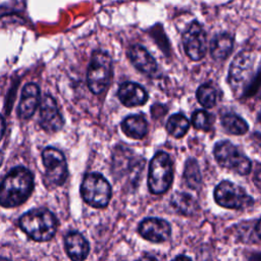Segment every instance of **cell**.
I'll list each match as a JSON object with an SVG mask.
<instances>
[{
  "label": "cell",
  "instance_id": "cell-15",
  "mask_svg": "<svg viewBox=\"0 0 261 261\" xmlns=\"http://www.w3.org/2000/svg\"><path fill=\"white\" fill-rule=\"evenodd\" d=\"M40 103V90L36 84L30 83L24 86L18 105V115L22 119L30 118Z\"/></svg>",
  "mask_w": 261,
  "mask_h": 261
},
{
  "label": "cell",
  "instance_id": "cell-1",
  "mask_svg": "<svg viewBox=\"0 0 261 261\" xmlns=\"http://www.w3.org/2000/svg\"><path fill=\"white\" fill-rule=\"evenodd\" d=\"M34 189V175L23 166L12 168L0 184V205L14 207L22 204Z\"/></svg>",
  "mask_w": 261,
  "mask_h": 261
},
{
  "label": "cell",
  "instance_id": "cell-21",
  "mask_svg": "<svg viewBox=\"0 0 261 261\" xmlns=\"http://www.w3.org/2000/svg\"><path fill=\"white\" fill-rule=\"evenodd\" d=\"M221 124L227 133L232 135H244L248 132V123L234 113H226L221 117Z\"/></svg>",
  "mask_w": 261,
  "mask_h": 261
},
{
  "label": "cell",
  "instance_id": "cell-27",
  "mask_svg": "<svg viewBox=\"0 0 261 261\" xmlns=\"http://www.w3.org/2000/svg\"><path fill=\"white\" fill-rule=\"evenodd\" d=\"M247 261H261V253H253L249 256Z\"/></svg>",
  "mask_w": 261,
  "mask_h": 261
},
{
  "label": "cell",
  "instance_id": "cell-26",
  "mask_svg": "<svg viewBox=\"0 0 261 261\" xmlns=\"http://www.w3.org/2000/svg\"><path fill=\"white\" fill-rule=\"evenodd\" d=\"M137 261H159V260L150 254H144Z\"/></svg>",
  "mask_w": 261,
  "mask_h": 261
},
{
  "label": "cell",
  "instance_id": "cell-2",
  "mask_svg": "<svg viewBox=\"0 0 261 261\" xmlns=\"http://www.w3.org/2000/svg\"><path fill=\"white\" fill-rule=\"evenodd\" d=\"M21 230L36 242L51 240L57 230V219L54 214L43 208L33 209L21 215L18 220Z\"/></svg>",
  "mask_w": 261,
  "mask_h": 261
},
{
  "label": "cell",
  "instance_id": "cell-32",
  "mask_svg": "<svg viewBox=\"0 0 261 261\" xmlns=\"http://www.w3.org/2000/svg\"><path fill=\"white\" fill-rule=\"evenodd\" d=\"M0 261H10L8 259H4V258H0Z\"/></svg>",
  "mask_w": 261,
  "mask_h": 261
},
{
  "label": "cell",
  "instance_id": "cell-8",
  "mask_svg": "<svg viewBox=\"0 0 261 261\" xmlns=\"http://www.w3.org/2000/svg\"><path fill=\"white\" fill-rule=\"evenodd\" d=\"M214 200L221 207L243 210L253 205V198L240 186L229 180L220 181L214 189Z\"/></svg>",
  "mask_w": 261,
  "mask_h": 261
},
{
  "label": "cell",
  "instance_id": "cell-16",
  "mask_svg": "<svg viewBox=\"0 0 261 261\" xmlns=\"http://www.w3.org/2000/svg\"><path fill=\"white\" fill-rule=\"evenodd\" d=\"M65 250L71 261H84L90 252V245L85 237L77 231H70L66 234Z\"/></svg>",
  "mask_w": 261,
  "mask_h": 261
},
{
  "label": "cell",
  "instance_id": "cell-13",
  "mask_svg": "<svg viewBox=\"0 0 261 261\" xmlns=\"http://www.w3.org/2000/svg\"><path fill=\"white\" fill-rule=\"evenodd\" d=\"M117 96L120 102L126 107L143 105L148 99L146 90L139 84L132 82L121 84L118 89Z\"/></svg>",
  "mask_w": 261,
  "mask_h": 261
},
{
  "label": "cell",
  "instance_id": "cell-23",
  "mask_svg": "<svg viewBox=\"0 0 261 261\" xmlns=\"http://www.w3.org/2000/svg\"><path fill=\"white\" fill-rule=\"evenodd\" d=\"M197 99L205 108H211L216 104L217 91L210 84H204L197 90Z\"/></svg>",
  "mask_w": 261,
  "mask_h": 261
},
{
  "label": "cell",
  "instance_id": "cell-6",
  "mask_svg": "<svg viewBox=\"0 0 261 261\" xmlns=\"http://www.w3.org/2000/svg\"><path fill=\"white\" fill-rule=\"evenodd\" d=\"M112 72V62L107 52L98 50L91 57L88 68L87 81L94 94H101L109 85Z\"/></svg>",
  "mask_w": 261,
  "mask_h": 261
},
{
  "label": "cell",
  "instance_id": "cell-24",
  "mask_svg": "<svg viewBox=\"0 0 261 261\" xmlns=\"http://www.w3.org/2000/svg\"><path fill=\"white\" fill-rule=\"evenodd\" d=\"M192 123L197 129L208 130L213 123V116L205 110H197L192 115Z\"/></svg>",
  "mask_w": 261,
  "mask_h": 261
},
{
  "label": "cell",
  "instance_id": "cell-28",
  "mask_svg": "<svg viewBox=\"0 0 261 261\" xmlns=\"http://www.w3.org/2000/svg\"><path fill=\"white\" fill-rule=\"evenodd\" d=\"M4 130H5V121H4L3 117L0 115V141H1L2 137H3Z\"/></svg>",
  "mask_w": 261,
  "mask_h": 261
},
{
  "label": "cell",
  "instance_id": "cell-22",
  "mask_svg": "<svg viewBox=\"0 0 261 261\" xmlns=\"http://www.w3.org/2000/svg\"><path fill=\"white\" fill-rule=\"evenodd\" d=\"M190 123L187 117L180 113H176L171 115L166 123V129L169 135H171L174 138H181L184 137L188 129H189Z\"/></svg>",
  "mask_w": 261,
  "mask_h": 261
},
{
  "label": "cell",
  "instance_id": "cell-25",
  "mask_svg": "<svg viewBox=\"0 0 261 261\" xmlns=\"http://www.w3.org/2000/svg\"><path fill=\"white\" fill-rule=\"evenodd\" d=\"M253 181L259 189H261V163L257 164L256 167H255V171H254V175H253Z\"/></svg>",
  "mask_w": 261,
  "mask_h": 261
},
{
  "label": "cell",
  "instance_id": "cell-12",
  "mask_svg": "<svg viewBox=\"0 0 261 261\" xmlns=\"http://www.w3.org/2000/svg\"><path fill=\"white\" fill-rule=\"evenodd\" d=\"M63 118L54 98L45 95L40 104V124L47 133H56L63 126Z\"/></svg>",
  "mask_w": 261,
  "mask_h": 261
},
{
  "label": "cell",
  "instance_id": "cell-4",
  "mask_svg": "<svg viewBox=\"0 0 261 261\" xmlns=\"http://www.w3.org/2000/svg\"><path fill=\"white\" fill-rule=\"evenodd\" d=\"M173 166L169 155L163 151L157 152L152 158L148 173V188L154 195L164 194L171 186Z\"/></svg>",
  "mask_w": 261,
  "mask_h": 261
},
{
  "label": "cell",
  "instance_id": "cell-10",
  "mask_svg": "<svg viewBox=\"0 0 261 261\" xmlns=\"http://www.w3.org/2000/svg\"><path fill=\"white\" fill-rule=\"evenodd\" d=\"M182 44L187 55L195 61L202 59L207 51V37L198 22H193L182 35Z\"/></svg>",
  "mask_w": 261,
  "mask_h": 261
},
{
  "label": "cell",
  "instance_id": "cell-5",
  "mask_svg": "<svg viewBox=\"0 0 261 261\" xmlns=\"http://www.w3.org/2000/svg\"><path fill=\"white\" fill-rule=\"evenodd\" d=\"M81 194L86 203L95 207H106L111 199V186L108 180L100 173L91 172L85 175L82 186Z\"/></svg>",
  "mask_w": 261,
  "mask_h": 261
},
{
  "label": "cell",
  "instance_id": "cell-3",
  "mask_svg": "<svg viewBox=\"0 0 261 261\" xmlns=\"http://www.w3.org/2000/svg\"><path fill=\"white\" fill-rule=\"evenodd\" d=\"M254 55L249 51H242L236 55L229 66L228 84L231 90L240 95H247L254 82Z\"/></svg>",
  "mask_w": 261,
  "mask_h": 261
},
{
  "label": "cell",
  "instance_id": "cell-19",
  "mask_svg": "<svg viewBox=\"0 0 261 261\" xmlns=\"http://www.w3.org/2000/svg\"><path fill=\"white\" fill-rule=\"evenodd\" d=\"M170 204L176 212L185 216H191L199 210V205L196 199L185 192H175L171 196Z\"/></svg>",
  "mask_w": 261,
  "mask_h": 261
},
{
  "label": "cell",
  "instance_id": "cell-31",
  "mask_svg": "<svg viewBox=\"0 0 261 261\" xmlns=\"http://www.w3.org/2000/svg\"><path fill=\"white\" fill-rule=\"evenodd\" d=\"M2 161H3V154L0 152V165L2 164Z\"/></svg>",
  "mask_w": 261,
  "mask_h": 261
},
{
  "label": "cell",
  "instance_id": "cell-18",
  "mask_svg": "<svg viewBox=\"0 0 261 261\" xmlns=\"http://www.w3.org/2000/svg\"><path fill=\"white\" fill-rule=\"evenodd\" d=\"M121 129L129 138L142 139L148 132V123L144 116L133 114L123 119L121 122Z\"/></svg>",
  "mask_w": 261,
  "mask_h": 261
},
{
  "label": "cell",
  "instance_id": "cell-29",
  "mask_svg": "<svg viewBox=\"0 0 261 261\" xmlns=\"http://www.w3.org/2000/svg\"><path fill=\"white\" fill-rule=\"evenodd\" d=\"M172 261H192L188 256H185V255H179L177 257H175Z\"/></svg>",
  "mask_w": 261,
  "mask_h": 261
},
{
  "label": "cell",
  "instance_id": "cell-11",
  "mask_svg": "<svg viewBox=\"0 0 261 261\" xmlns=\"http://www.w3.org/2000/svg\"><path fill=\"white\" fill-rule=\"evenodd\" d=\"M138 231L143 239L159 244L169 239L171 234V226L162 218L148 217L140 222Z\"/></svg>",
  "mask_w": 261,
  "mask_h": 261
},
{
  "label": "cell",
  "instance_id": "cell-17",
  "mask_svg": "<svg viewBox=\"0 0 261 261\" xmlns=\"http://www.w3.org/2000/svg\"><path fill=\"white\" fill-rule=\"evenodd\" d=\"M232 47H233V40L230 35L226 33L218 34L214 36L210 42L211 57L217 61L224 60L231 53Z\"/></svg>",
  "mask_w": 261,
  "mask_h": 261
},
{
  "label": "cell",
  "instance_id": "cell-7",
  "mask_svg": "<svg viewBox=\"0 0 261 261\" xmlns=\"http://www.w3.org/2000/svg\"><path fill=\"white\" fill-rule=\"evenodd\" d=\"M213 154L218 164L241 175H247L252 168L251 160L229 141L216 143Z\"/></svg>",
  "mask_w": 261,
  "mask_h": 261
},
{
  "label": "cell",
  "instance_id": "cell-20",
  "mask_svg": "<svg viewBox=\"0 0 261 261\" xmlns=\"http://www.w3.org/2000/svg\"><path fill=\"white\" fill-rule=\"evenodd\" d=\"M184 179L190 189L197 190L200 188L202 182V175L196 159L189 158L186 161L184 169Z\"/></svg>",
  "mask_w": 261,
  "mask_h": 261
},
{
  "label": "cell",
  "instance_id": "cell-14",
  "mask_svg": "<svg viewBox=\"0 0 261 261\" xmlns=\"http://www.w3.org/2000/svg\"><path fill=\"white\" fill-rule=\"evenodd\" d=\"M127 56L141 72L151 75L157 70V63L152 55L142 46L133 45L127 49Z\"/></svg>",
  "mask_w": 261,
  "mask_h": 261
},
{
  "label": "cell",
  "instance_id": "cell-9",
  "mask_svg": "<svg viewBox=\"0 0 261 261\" xmlns=\"http://www.w3.org/2000/svg\"><path fill=\"white\" fill-rule=\"evenodd\" d=\"M42 160L45 166V184L49 188L64 184L67 178V164L61 151L53 147H47L42 152Z\"/></svg>",
  "mask_w": 261,
  "mask_h": 261
},
{
  "label": "cell",
  "instance_id": "cell-30",
  "mask_svg": "<svg viewBox=\"0 0 261 261\" xmlns=\"http://www.w3.org/2000/svg\"><path fill=\"white\" fill-rule=\"evenodd\" d=\"M256 232H257L258 237L261 239V218L258 220V222L256 224Z\"/></svg>",
  "mask_w": 261,
  "mask_h": 261
}]
</instances>
